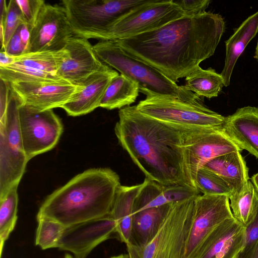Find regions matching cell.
I'll use <instances>...</instances> for the list:
<instances>
[{"instance_id": "obj_25", "label": "cell", "mask_w": 258, "mask_h": 258, "mask_svg": "<svg viewBox=\"0 0 258 258\" xmlns=\"http://www.w3.org/2000/svg\"><path fill=\"white\" fill-rule=\"evenodd\" d=\"M138 83L120 74L110 81L100 107L108 110L121 109L134 103L139 93Z\"/></svg>"}, {"instance_id": "obj_18", "label": "cell", "mask_w": 258, "mask_h": 258, "mask_svg": "<svg viewBox=\"0 0 258 258\" xmlns=\"http://www.w3.org/2000/svg\"><path fill=\"white\" fill-rule=\"evenodd\" d=\"M245 228L234 218L219 225L207 237L196 258H237L242 250Z\"/></svg>"}, {"instance_id": "obj_3", "label": "cell", "mask_w": 258, "mask_h": 258, "mask_svg": "<svg viewBox=\"0 0 258 258\" xmlns=\"http://www.w3.org/2000/svg\"><path fill=\"white\" fill-rule=\"evenodd\" d=\"M120 185L119 175L110 168L88 169L48 196L37 218H49L66 227L105 217Z\"/></svg>"}, {"instance_id": "obj_27", "label": "cell", "mask_w": 258, "mask_h": 258, "mask_svg": "<svg viewBox=\"0 0 258 258\" xmlns=\"http://www.w3.org/2000/svg\"><path fill=\"white\" fill-rule=\"evenodd\" d=\"M230 207L234 218L246 227L253 218L256 211L258 192L250 180L240 193L229 197Z\"/></svg>"}, {"instance_id": "obj_5", "label": "cell", "mask_w": 258, "mask_h": 258, "mask_svg": "<svg viewBox=\"0 0 258 258\" xmlns=\"http://www.w3.org/2000/svg\"><path fill=\"white\" fill-rule=\"evenodd\" d=\"M150 0H63L75 36L103 40L118 20Z\"/></svg>"}, {"instance_id": "obj_9", "label": "cell", "mask_w": 258, "mask_h": 258, "mask_svg": "<svg viewBox=\"0 0 258 258\" xmlns=\"http://www.w3.org/2000/svg\"><path fill=\"white\" fill-rule=\"evenodd\" d=\"M174 127L181 132L185 171L192 186L196 188L197 172L207 162L225 154L242 151L226 134L223 126Z\"/></svg>"}, {"instance_id": "obj_43", "label": "cell", "mask_w": 258, "mask_h": 258, "mask_svg": "<svg viewBox=\"0 0 258 258\" xmlns=\"http://www.w3.org/2000/svg\"><path fill=\"white\" fill-rule=\"evenodd\" d=\"M110 258H130L129 255L127 254H121L118 255L112 256Z\"/></svg>"}, {"instance_id": "obj_2", "label": "cell", "mask_w": 258, "mask_h": 258, "mask_svg": "<svg viewBox=\"0 0 258 258\" xmlns=\"http://www.w3.org/2000/svg\"><path fill=\"white\" fill-rule=\"evenodd\" d=\"M118 116L114 127L118 143L146 178L164 185L192 186L179 129L144 115L135 105L120 109Z\"/></svg>"}, {"instance_id": "obj_1", "label": "cell", "mask_w": 258, "mask_h": 258, "mask_svg": "<svg viewBox=\"0 0 258 258\" xmlns=\"http://www.w3.org/2000/svg\"><path fill=\"white\" fill-rule=\"evenodd\" d=\"M224 31L222 16L205 12L184 16L156 30L114 41L176 83L214 54Z\"/></svg>"}, {"instance_id": "obj_42", "label": "cell", "mask_w": 258, "mask_h": 258, "mask_svg": "<svg viewBox=\"0 0 258 258\" xmlns=\"http://www.w3.org/2000/svg\"><path fill=\"white\" fill-rule=\"evenodd\" d=\"M251 181L252 183L254 188L258 192V173L252 176Z\"/></svg>"}, {"instance_id": "obj_26", "label": "cell", "mask_w": 258, "mask_h": 258, "mask_svg": "<svg viewBox=\"0 0 258 258\" xmlns=\"http://www.w3.org/2000/svg\"><path fill=\"white\" fill-rule=\"evenodd\" d=\"M224 86L221 74L215 70L202 69L200 66L185 77V88L199 97H217Z\"/></svg>"}, {"instance_id": "obj_16", "label": "cell", "mask_w": 258, "mask_h": 258, "mask_svg": "<svg viewBox=\"0 0 258 258\" xmlns=\"http://www.w3.org/2000/svg\"><path fill=\"white\" fill-rule=\"evenodd\" d=\"M64 48L68 55L56 75L72 85L81 86L93 74L110 67L99 58L87 39L74 36Z\"/></svg>"}, {"instance_id": "obj_31", "label": "cell", "mask_w": 258, "mask_h": 258, "mask_svg": "<svg viewBox=\"0 0 258 258\" xmlns=\"http://www.w3.org/2000/svg\"><path fill=\"white\" fill-rule=\"evenodd\" d=\"M38 226L36 231L35 244L42 249L56 248L65 226L52 219L37 218Z\"/></svg>"}, {"instance_id": "obj_17", "label": "cell", "mask_w": 258, "mask_h": 258, "mask_svg": "<svg viewBox=\"0 0 258 258\" xmlns=\"http://www.w3.org/2000/svg\"><path fill=\"white\" fill-rule=\"evenodd\" d=\"M9 84L23 104L41 110L61 108L81 87L67 81L17 82Z\"/></svg>"}, {"instance_id": "obj_35", "label": "cell", "mask_w": 258, "mask_h": 258, "mask_svg": "<svg viewBox=\"0 0 258 258\" xmlns=\"http://www.w3.org/2000/svg\"><path fill=\"white\" fill-rule=\"evenodd\" d=\"M245 228L244 244L238 255L245 254L254 245L258 240V199L255 214L251 221Z\"/></svg>"}, {"instance_id": "obj_13", "label": "cell", "mask_w": 258, "mask_h": 258, "mask_svg": "<svg viewBox=\"0 0 258 258\" xmlns=\"http://www.w3.org/2000/svg\"><path fill=\"white\" fill-rule=\"evenodd\" d=\"M68 55V51L64 48L55 51L29 52L16 56L13 63L0 67V78L9 83L66 81L56 75V72Z\"/></svg>"}, {"instance_id": "obj_22", "label": "cell", "mask_w": 258, "mask_h": 258, "mask_svg": "<svg viewBox=\"0 0 258 258\" xmlns=\"http://www.w3.org/2000/svg\"><path fill=\"white\" fill-rule=\"evenodd\" d=\"M173 204L141 211L133 215L129 243L136 247H143L156 235Z\"/></svg>"}, {"instance_id": "obj_28", "label": "cell", "mask_w": 258, "mask_h": 258, "mask_svg": "<svg viewBox=\"0 0 258 258\" xmlns=\"http://www.w3.org/2000/svg\"><path fill=\"white\" fill-rule=\"evenodd\" d=\"M18 186L13 187L4 198L0 199L1 256L4 244L13 231L17 221Z\"/></svg>"}, {"instance_id": "obj_12", "label": "cell", "mask_w": 258, "mask_h": 258, "mask_svg": "<svg viewBox=\"0 0 258 258\" xmlns=\"http://www.w3.org/2000/svg\"><path fill=\"white\" fill-rule=\"evenodd\" d=\"M233 218L228 196H198L194 201L192 221L183 258H196L201 246L212 232L223 222Z\"/></svg>"}, {"instance_id": "obj_34", "label": "cell", "mask_w": 258, "mask_h": 258, "mask_svg": "<svg viewBox=\"0 0 258 258\" xmlns=\"http://www.w3.org/2000/svg\"><path fill=\"white\" fill-rule=\"evenodd\" d=\"M174 2L183 11L185 16H195L206 12L210 0H176Z\"/></svg>"}, {"instance_id": "obj_36", "label": "cell", "mask_w": 258, "mask_h": 258, "mask_svg": "<svg viewBox=\"0 0 258 258\" xmlns=\"http://www.w3.org/2000/svg\"><path fill=\"white\" fill-rule=\"evenodd\" d=\"M5 51L13 56H19L27 53V48L21 40L19 27L11 37Z\"/></svg>"}, {"instance_id": "obj_37", "label": "cell", "mask_w": 258, "mask_h": 258, "mask_svg": "<svg viewBox=\"0 0 258 258\" xmlns=\"http://www.w3.org/2000/svg\"><path fill=\"white\" fill-rule=\"evenodd\" d=\"M10 91L9 83L1 79L0 127L4 126L5 124Z\"/></svg>"}, {"instance_id": "obj_30", "label": "cell", "mask_w": 258, "mask_h": 258, "mask_svg": "<svg viewBox=\"0 0 258 258\" xmlns=\"http://www.w3.org/2000/svg\"><path fill=\"white\" fill-rule=\"evenodd\" d=\"M195 183L203 195H225L229 198L233 192L221 177L204 166L198 171Z\"/></svg>"}, {"instance_id": "obj_10", "label": "cell", "mask_w": 258, "mask_h": 258, "mask_svg": "<svg viewBox=\"0 0 258 258\" xmlns=\"http://www.w3.org/2000/svg\"><path fill=\"white\" fill-rule=\"evenodd\" d=\"M19 122L29 161L54 148L63 130L61 120L52 109L41 110L22 102L19 107Z\"/></svg>"}, {"instance_id": "obj_11", "label": "cell", "mask_w": 258, "mask_h": 258, "mask_svg": "<svg viewBox=\"0 0 258 258\" xmlns=\"http://www.w3.org/2000/svg\"><path fill=\"white\" fill-rule=\"evenodd\" d=\"M184 16L173 0H150L116 22L102 40L114 41L139 35Z\"/></svg>"}, {"instance_id": "obj_38", "label": "cell", "mask_w": 258, "mask_h": 258, "mask_svg": "<svg viewBox=\"0 0 258 258\" xmlns=\"http://www.w3.org/2000/svg\"><path fill=\"white\" fill-rule=\"evenodd\" d=\"M19 28L21 40L27 48V53L31 30L25 23L21 24L19 26Z\"/></svg>"}, {"instance_id": "obj_44", "label": "cell", "mask_w": 258, "mask_h": 258, "mask_svg": "<svg viewBox=\"0 0 258 258\" xmlns=\"http://www.w3.org/2000/svg\"><path fill=\"white\" fill-rule=\"evenodd\" d=\"M254 58H256L258 60V41L257 43V45L255 49V54L254 56Z\"/></svg>"}, {"instance_id": "obj_7", "label": "cell", "mask_w": 258, "mask_h": 258, "mask_svg": "<svg viewBox=\"0 0 258 258\" xmlns=\"http://www.w3.org/2000/svg\"><path fill=\"white\" fill-rule=\"evenodd\" d=\"M196 198L173 204L156 235L145 246L127 245L130 257L183 258Z\"/></svg>"}, {"instance_id": "obj_23", "label": "cell", "mask_w": 258, "mask_h": 258, "mask_svg": "<svg viewBox=\"0 0 258 258\" xmlns=\"http://www.w3.org/2000/svg\"><path fill=\"white\" fill-rule=\"evenodd\" d=\"M258 32V12L248 17L225 42L224 66L221 73L224 86L230 85L233 69L240 55Z\"/></svg>"}, {"instance_id": "obj_45", "label": "cell", "mask_w": 258, "mask_h": 258, "mask_svg": "<svg viewBox=\"0 0 258 258\" xmlns=\"http://www.w3.org/2000/svg\"><path fill=\"white\" fill-rule=\"evenodd\" d=\"M64 258H74L71 254L66 253L64 255Z\"/></svg>"}, {"instance_id": "obj_14", "label": "cell", "mask_w": 258, "mask_h": 258, "mask_svg": "<svg viewBox=\"0 0 258 258\" xmlns=\"http://www.w3.org/2000/svg\"><path fill=\"white\" fill-rule=\"evenodd\" d=\"M74 36L63 6L45 4L31 31L27 53L62 50Z\"/></svg>"}, {"instance_id": "obj_33", "label": "cell", "mask_w": 258, "mask_h": 258, "mask_svg": "<svg viewBox=\"0 0 258 258\" xmlns=\"http://www.w3.org/2000/svg\"><path fill=\"white\" fill-rule=\"evenodd\" d=\"M22 13L25 23L32 30L40 12L45 4L42 0H16Z\"/></svg>"}, {"instance_id": "obj_21", "label": "cell", "mask_w": 258, "mask_h": 258, "mask_svg": "<svg viewBox=\"0 0 258 258\" xmlns=\"http://www.w3.org/2000/svg\"><path fill=\"white\" fill-rule=\"evenodd\" d=\"M204 167L221 177L232 188L233 193L242 191L249 180L248 168L239 151L215 157Z\"/></svg>"}, {"instance_id": "obj_24", "label": "cell", "mask_w": 258, "mask_h": 258, "mask_svg": "<svg viewBox=\"0 0 258 258\" xmlns=\"http://www.w3.org/2000/svg\"><path fill=\"white\" fill-rule=\"evenodd\" d=\"M142 183L132 186L120 185L116 194L110 216L115 221L116 231L120 240L129 243L133 223L135 200Z\"/></svg>"}, {"instance_id": "obj_40", "label": "cell", "mask_w": 258, "mask_h": 258, "mask_svg": "<svg viewBox=\"0 0 258 258\" xmlns=\"http://www.w3.org/2000/svg\"><path fill=\"white\" fill-rule=\"evenodd\" d=\"M237 258H258V240L249 250Z\"/></svg>"}, {"instance_id": "obj_20", "label": "cell", "mask_w": 258, "mask_h": 258, "mask_svg": "<svg viewBox=\"0 0 258 258\" xmlns=\"http://www.w3.org/2000/svg\"><path fill=\"white\" fill-rule=\"evenodd\" d=\"M223 128L228 136L241 149L258 159V108H238L226 117Z\"/></svg>"}, {"instance_id": "obj_19", "label": "cell", "mask_w": 258, "mask_h": 258, "mask_svg": "<svg viewBox=\"0 0 258 258\" xmlns=\"http://www.w3.org/2000/svg\"><path fill=\"white\" fill-rule=\"evenodd\" d=\"M118 73L111 67L90 76L62 106L68 115L78 116L88 114L100 107L105 90L112 78Z\"/></svg>"}, {"instance_id": "obj_6", "label": "cell", "mask_w": 258, "mask_h": 258, "mask_svg": "<svg viewBox=\"0 0 258 258\" xmlns=\"http://www.w3.org/2000/svg\"><path fill=\"white\" fill-rule=\"evenodd\" d=\"M141 93L146 96L136 105L145 115L177 127H209L223 126L226 117L212 111L203 102L194 103L172 96Z\"/></svg>"}, {"instance_id": "obj_39", "label": "cell", "mask_w": 258, "mask_h": 258, "mask_svg": "<svg viewBox=\"0 0 258 258\" xmlns=\"http://www.w3.org/2000/svg\"><path fill=\"white\" fill-rule=\"evenodd\" d=\"M0 52V67L7 66L15 62L16 56L10 55L5 51L1 50Z\"/></svg>"}, {"instance_id": "obj_4", "label": "cell", "mask_w": 258, "mask_h": 258, "mask_svg": "<svg viewBox=\"0 0 258 258\" xmlns=\"http://www.w3.org/2000/svg\"><path fill=\"white\" fill-rule=\"evenodd\" d=\"M93 47L103 63L138 83L140 92L147 91L183 101L203 102L200 97L187 90L184 86L177 85L156 68L126 52L115 41L102 40Z\"/></svg>"}, {"instance_id": "obj_41", "label": "cell", "mask_w": 258, "mask_h": 258, "mask_svg": "<svg viewBox=\"0 0 258 258\" xmlns=\"http://www.w3.org/2000/svg\"><path fill=\"white\" fill-rule=\"evenodd\" d=\"M7 6L5 0L0 1V23L4 24L7 12Z\"/></svg>"}, {"instance_id": "obj_8", "label": "cell", "mask_w": 258, "mask_h": 258, "mask_svg": "<svg viewBox=\"0 0 258 258\" xmlns=\"http://www.w3.org/2000/svg\"><path fill=\"white\" fill-rule=\"evenodd\" d=\"M21 103L10 88L5 124L0 127V199L13 187L18 186L29 161L19 127Z\"/></svg>"}, {"instance_id": "obj_32", "label": "cell", "mask_w": 258, "mask_h": 258, "mask_svg": "<svg viewBox=\"0 0 258 258\" xmlns=\"http://www.w3.org/2000/svg\"><path fill=\"white\" fill-rule=\"evenodd\" d=\"M25 23L21 10L16 0L9 1L7 6V12L4 24V42L1 50L5 49L12 36L19 26Z\"/></svg>"}, {"instance_id": "obj_29", "label": "cell", "mask_w": 258, "mask_h": 258, "mask_svg": "<svg viewBox=\"0 0 258 258\" xmlns=\"http://www.w3.org/2000/svg\"><path fill=\"white\" fill-rule=\"evenodd\" d=\"M163 186L145 178L135 200L134 214L147 209L169 204L164 193Z\"/></svg>"}, {"instance_id": "obj_15", "label": "cell", "mask_w": 258, "mask_h": 258, "mask_svg": "<svg viewBox=\"0 0 258 258\" xmlns=\"http://www.w3.org/2000/svg\"><path fill=\"white\" fill-rule=\"evenodd\" d=\"M116 227L110 215L66 226L56 248L73 253L76 258H86L115 232Z\"/></svg>"}]
</instances>
